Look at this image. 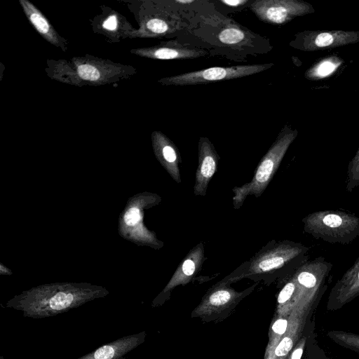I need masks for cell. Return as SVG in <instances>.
Here are the masks:
<instances>
[{
	"label": "cell",
	"instance_id": "484cf974",
	"mask_svg": "<svg viewBox=\"0 0 359 359\" xmlns=\"http://www.w3.org/2000/svg\"><path fill=\"white\" fill-rule=\"evenodd\" d=\"M220 2L230 7H238L250 3L248 0H222Z\"/></svg>",
	"mask_w": 359,
	"mask_h": 359
},
{
	"label": "cell",
	"instance_id": "3957f363",
	"mask_svg": "<svg viewBox=\"0 0 359 359\" xmlns=\"http://www.w3.org/2000/svg\"><path fill=\"white\" fill-rule=\"evenodd\" d=\"M95 296L93 292L55 289L25 294L9 301L6 306L20 311L24 317L41 319L66 313Z\"/></svg>",
	"mask_w": 359,
	"mask_h": 359
},
{
	"label": "cell",
	"instance_id": "d4e9b609",
	"mask_svg": "<svg viewBox=\"0 0 359 359\" xmlns=\"http://www.w3.org/2000/svg\"><path fill=\"white\" fill-rule=\"evenodd\" d=\"M142 218L140 211L137 208H130L124 215V221L128 226H134L137 224Z\"/></svg>",
	"mask_w": 359,
	"mask_h": 359
},
{
	"label": "cell",
	"instance_id": "7a4b0ae2",
	"mask_svg": "<svg viewBox=\"0 0 359 359\" xmlns=\"http://www.w3.org/2000/svg\"><path fill=\"white\" fill-rule=\"evenodd\" d=\"M298 135L296 129L285 125L258 163L252 180L232 189L233 207L240 209L249 196L260 197L278 170L287 149Z\"/></svg>",
	"mask_w": 359,
	"mask_h": 359
},
{
	"label": "cell",
	"instance_id": "2e32d148",
	"mask_svg": "<svg viewBox=\"0 0 359 359\" xmlns=\"http://www.w3.org/2000/svg\"><path fill=\"white\" fill-rule=\"evenodd\" d=\"M326 336L337 344L359 354V334L344 330H332Z\"/></svg>",
	"mask_w": 359,
	"mask_h": 359
},
{
	"label": "cell",
	"instance_id": "5bb4252c",
	"mask_svg": "<svg viewBox=\"0 0 359 359\" xmlns=\"http://www.w3.org/2000/svg\"><path fill=\"white\" fill-rule=\"evenodd\" d=\"M208 53L203 49L169 41L165 45L147 50V55L158 60H187L204 57Z\"/></svg>",
	"mask_w": 359,
	"mask_h": 359
},
{
	"label": "cell",
	"instance_id": "d6986e66",
	"mask_svg": "<svg viewBox=\"0 0 359 359\" xmlns=\"http://www.w3.org/2000/svg\"><path fill=\"white\" fill-rule=\"evenodd\" d=\"M315 330V320L312 316L308 320L304 332L290 353L287 359H302L311 332Z\"/></svg>",
	"mask_w": 359,
	"mask_h": 359
},
{
	"label": "cell",
	"instance_id": "5b68a950",
	"mask_svg": "<svg viewBox=\"0 0 359 359\" xmlns=\"http://www.w3.org/2000/svg\"><path fill=\"white\" fill-rule=\"evenodd\" d=\"M272 66H273V64L266 63L231 67H212L163 78L160 82L163 85L172 86L208 84L253 75L266 70Z\"/></svg>",
	"mask_w": 359,
	"mask_h": 359
},
{
	"label": "cell",
	"instance_id": "ffe728a7",
	"mask_svg": "<svg viewBox=\"0 0 359 359\" xmlns=\"http://www.w3.org/2000/svg\"><path fill=\"white\" fill-rule=\"evenodd\" d=\"M290 315L286 317L279 318L273 322L271 326L272 335L270 339L269 353L286 334L290 324Z\"/></svg>",
	"mask_w": 359,
	"mask_h": 359
},
{
	"label": "cell",
	"instance_id": "4316f807",
	"mask_svg": "<svg viewBox=\"0 0 359 359\" xmlns=\"http://www.w3.org/2000/svg\"><path fill=\"white\" fill-rule=\"evenodd\" d=\"M103 27L109 30H114L117 27L116 18L114 15L109 17L104 22Z\"/></svg>",
	"mask_w": 359,
	"mask_h": 359
},
{
	"label": "cell",
	"instance_id": "cb8c5ba5",
	"mask_svg": "<svg viewBox=\"0 0 359 359\" xmlns=\"http://www.w3.org/2000/svg\"><path fill=\"white\" fill-rule=\"evenodd\" d=\"M78 74L81 79L88 81L97 80L100 76L97 68L87 64L81 65L78 67Z\"/></svg>",
	"mask_w": 359,
	"mask_h": 359
},
{
	"label": "cell",
	"instance_id": "ba28073f",
	"mask_svg": "<svg viewBox=\"0 0 359 359\" xmlns=\"http://www.w3.org/2000/svg\"><path fill=\"white\" fill-rule=\"evenodd\" d=\"M220 157L212 142L201 137L198 144V166L195 174L194 194L205 196L209 183L216 173Z\"/></svg>",
	"mask_w": 359,
	"mask_h": 359
},
{
	"label": "cell",
	"instance_id": "9a60e30c",
	"mask_svg": "<svg viewBox=\"0 0 359 359\" xmlns=\"http://www.w3.org/2000/svg\"><path fill=\"white\" fill-rule=\"evenodd\" d=\"M343 60L337 55L324 57L311 66L305 73L309 80H321L334 74L343 64Z\"/></svg>",
	"mask_w": 359,
	"mask_h": 359
},
{
	"label": "cell",
	"instance_id": "ac0fdd59",
	"mask_svg": "<svg viewBox=\"0 0 359 359\" xmlns=\"http://www.w3.org/2000/svg\"><path fill=\"white\" fill-rule=\"evenodd\" d=\"M29 18L39 32L48 38H51V29L46 18L32 4L27 1H21Z\"/></svg>",
	"mask_w": 359,
	"mask_h": 359
},
{
	"label": "cell",
	"instance_id": "8fae6325",
	"mask_svg": "<svg viewBox=\"0 0 359 359\" xmlns=\"http://www.w3.org/2000/svg\"><path fill=\"white\" fill-rule=\"evenodd\" d=\"M144 331L110 341L76 359H126V355L144 341Z\"/></svg>",
	"mask_w": 359,
	"mask_h": 359
},
{
	"label": "cell",
	"instance_id": "30bf717a",
	"mask_svg": "<svg viewBox=\"0 0 359 359\" xmlns=\"http://www.w3.org/2000/svg\"><path fill=\"white\" fill-rule=\"evenodd\" d=\"M205 259L204 243L201 241L187 254L180 263L163 292L166 293L178 285H184L191 281L201 271Z\"/></svg>",
	"mask_w": 359,
	"mask_h": 359
},
{
	"label": "cell",
	"instance_id": "7c38bea8",
	"mask_svg": "<svg viewBox=\"0 0 359 359\" xmlns=\"http://www.w3.org/2000/svg\"><path fill=\"white\" fill-rule=\"evenodd\" d=\"M154 145L157 156L171 177L177 184L182 182L180 164L182 158L177 147L161 133L154 135Z\"/></svg>",
	"mask_w": 359,
	"mask_h": 359
},
{
	"label": "cell",
	"instance_id": "4fadbf2b",
	"mask_svg": "<svg viewBox=\"0 0 359 359\" xmlns=\"http://www.w3.org/2000/svg\"><path fill=\"white\" fill-rule=\"evenodd\" d=\"M257 285L255 283L244 291L236 292L229 284L219 281L209 290L201 305L206 309H213L231 306L250 293Z\"/></svg>",
	"mask_w": 359,
	"mask_h": 359
},
{
	"label": "cell",
	"instance_id": "44dd1931",
	"mask_svg": "<svg viewBox=\"0 0 359 359\" xmlns=\"http://www.w3.org/2000/svg\"><path fill=\"white\" fill-rule=\"evenodd\" d=\"M346 189L352 192L359 187V147L348 165Z\"/></svg>",
	"mask_w": 359,
	"mask_h": 359
},
{
	"label": "cell",
	"instance_id": "8992f818",
	"mask_svg": "<svg viewBox=\"0 0 359 359\" xmlns=\"http://www.w3.org/2000/svg\"><path fill=\"white\" fill-rule=\"evenodd\" d=\"M249 8L259 20L273 25H285L315 12L311 4L299 0H256L250 3Z\"/></svg>",
	"mask_w": 359,
	"mask_h": 359
},
{
	"label": "cell",
	"instance_id": "7402d4cb",
	"mask_svg": "<svg viewBox=\"0 0 359 359\" xmlns=\"http://www.w3.org/2000/svg\"><path fill=\"white\" fill-rule=\"evenodd\" d=\"M177 21H168L161 18H152L147 22V29L156 34H165L175 31L177 28Z\"/></svg>",
	"mask_w": 359,
	"mask_h": 359
},
{
	"label": "cell",
	"instance_id": "9c48e42d",
	"mask_svg": "<svg viewBox=\"0 0 359 359\" xmlns=\"http://www.w3.org/2000/svg\"><path fill=\"white\" fill-rule=\"evenodd\" d=\"M358 296L359 256L332 287L326 308L331 311L339 310Z\"/></svg>",
	"mask_w": 359,
	"mask_h": 359
},
{
	"label": "cell",
	"instance_id": "277c9868",
	"mask_svg": "<svg viewBox=\"0 0 359 359\" xmlns=\"http://www.w3.org/2000/svg\"><path fill=\"white\" fill-rule=\"evenodd\" d=\"M304 231L316 239L348 245L359 236V217L342 210H318L302 220Z\"/></svg>",
	"mask_w": 359,
	"mask_h": 359
},
{
	"label": "cell",
	"instance_id": "83f0119b",
	"mask_svg": "<svg viewBox=\"0 0 359 359\" xmlns=\"http://www.w3.org/2000/svg\"><path fill=\"white\" fill-rule=\"evenodd\" d=\"M175 2L177 4H189L194 3V1H193V0H176V1H175Z\"/></svg>",
	"mask_w": 359,
	"mask_h": 359
},
{
	"label": "cell",
	"instance_id": "52a82bcc",
	"mask_svg": "<svg viewBox=\"0 0 359 359\" xmlns=\"http://www.w3.org/2000/svg\"><path fill=\"white\" fill-rule=\"evenodd\" d=\"M359 42L356 31H304L294 35L290 46L303 51L323 50Z\"/></svg>",
	"mask_w": 359,
	"mask_h": 359
},
{
	"label": "cell",
	"instance_id": "603a6c76",
	"mask_svg": "<svg viewBox=\"0 0 359 359\" xmlns=\"http://www.w3.org/2000/svg\"><path fill=\"white\" fill-rule=\"evenodd\" d=\"M316 337V334L314 330L311 332L307 343L304 359H332L330 358L318 346Z\"/></svg>",
	"mask_w": 359,
	"mask_h": 359
},
{
	"label": "cell",
	"instance_id": "e0dca14e",
	"mask_svg": "<svg viewBox=\"0 0 359 359\" xmlns=\"http://www.w3.org/2000/svg\"><path fill=\"white\" fill-rule=\"evenodd\" d=\"M248 34L242 28L235 25H227L221 29L218 39L223 44L229 46L242 45L247 39Z\"/></svg>",
	"mask_w": 359,
	"mask_h": 359
},
{
	"label": "cell",
	"instance_id": "6da1fadb",
	"mask_svg": "<svg viewBox=\"0 0 359 359\" xmlns=\"http://www.w3.org/2000/svg\"><path fill=\"white\" fill-rule=\"evenodd\" d=\"M309 248L289 240H272L243 262L221 282L231 284L244 278L266 285L283 280L309 259Z\"/></svg>",
	"mask_w": 359,
	"mask_h": 359
}]
</instances>
